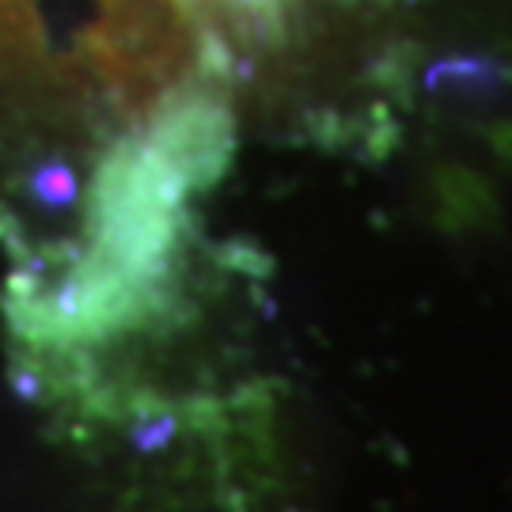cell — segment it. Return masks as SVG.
Instances as JSON below:
<instances>
[{
	"label": "cell",
	"mask_w": 512,
	"mask_h": 512,
	"mask_svg": "<svg viewBox=\"0 0 512 512\" xmlns=\"http://www.w3.org/2000/svg\"><path fill=\"white\" fill-rule=\"evenodd\" d=\"M92 107L46 0H0V114Z\"/></svg>",
	"instance_id": "6da1fadb"
}]
</instances>
